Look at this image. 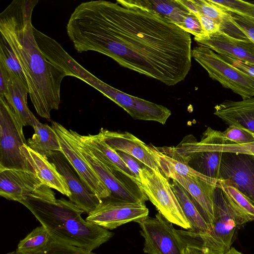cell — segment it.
Masks as SVG:
<instances>
[{"label":"cell","instance_id":"obj_22","mask_svg":"<svg viewBox=\"0 0 254 254\" xmlns=\"http://www.w3.org/2000/svg\"><path fill=\"white\" fill-rule=\"evenodd\" d=\"M28 86L11 73L7 94L3 97L12 109L18 123L22 128L24 126H32V115L33 114L28 106Z\"/></svg>","mask_w":254,"mask_h":254},{"label":"cell","instance_id":"obj_33","mask_svg":"<svg viewBox=\"0 0 254 254\" xmlns=\"http://www.w3.org/2000/svg\"><path fill=\"white\" fill-rule=\"evenodd\" d=\"M231 13L236 25L254 43V19L234 13Z\"/></svg>","mask_w":254,"mask_h":254},{"label":"cell","instance_id":"obj_29","mask_svg":"<svg viewBox=\"0 0 254 254\" xmlns=\"http://www.w3.org/2000/svg\"><path fill=\"white\" fill-rule=\"evenodd\" d=\"M210 1L226 10L254 19V4L240 0Z\"/></svg>","mask_w":254,"mask_h":254},{"label":"cell","instance_id":"obj_27","mask_svg":"<svg viewBox=\"0 0 254 254\" xmlns=\"http://www.w3.org/2000/svg\"><path fill=\"white\" fill-rule=\"evenodd\" d=\"M51 239L48 231L41 225L21 240L15 251L18 254H38L47 247Z\"/></svg>","mask_w":254,"mask_h":254},{"label":"cell","instance_id":"obj_9","mask_svg":"<svg viewBox=\"0 0 254 254\" xmlns=\"http://www.w3.org/2000/svg\"><path fill=\"white\" fill-rule=\"evenodd\" d=\"M144 239L143 251L147 254H183L186 247L175 231L173 223L158 212L137 222Z\"/></svg>","mask_w":254,"mask_h":254},{"label":"cell","instance_id":"obj_7","mask_svg":"<svg viewBox=\"0 0 254 254\" xmlns=\"http://www.w3.org/2000/svg\"><path fill=\"white\" fill-rule=\"evenodd\" d=\"M192 57L213 80L246 99L254 97V78L232 66L209 48L202 45L191 51Z\"/></svg>","mask_w":254,"mask_h":254},{"label":"cell","instance_id":"obj_39","mask_svg":"<svg viewBox=\"0 0 254 254\" xmlns=\"http://www.w3.org/2000/svg\"><path fill=\"white\" fill-rule=\"evenodd\" d=\"M224 254H243L241 252L238 251L234 247H231V249Z\"/></svg>","mask_w":254,"mask_h":254},{"label":"cell","instance_id":"obj_19","mask_svg":"<svg viewBox=\"0 0 254 254\" xmlns=\"http://www.w3.org/2000/svg\"><path fill=\"white\" fill-rule=\"evenodd\" d=\"M214 114L228 125L243 128L254 135V97L238 101L225 100L214 107Z\"/></svg>","mask_w":254,"mask_h":254},{"label":"cell","instance_id":"obj_4","mask_svg":"<svg viewBox=\"0 0 254 254\" xmlns=\"http://www.w3.org/2000/svg\"><path fill=\"white\" fill-rule=\"evenodd\" d=\"M214 217L207 232L175 230L186 246L200 250L203 254H224L232 247L237 231L254 220L243 211L220 185L214 193Z\"/></svg>","mask_w":254,"mask_h":254},{"label":"cell","instance_id":"obj_32","mask_svg":"<svg viewBox=\"0 0 254 254\" xmlns=\"http://www.w3.org/2000/svg\"><path fill=\"white\" fill-rule=\"evenodd\" d=\"M222 132L226 138L238 144H246L254 142V135L251 132L236 126H229Z\"/></svg>","mask_w":254,"mask_h":254},{"label":"cell","instance_id":"obj_24","mask_svg":"<svg viewBox=\"0 0 254 254\" xmlns=\"http://www.w3.org/2000/svg\"><path fill=\"white\" fill-rule=\"evenodd\" d=\"M32 127L34 133L27 140V145L33 151L47 157L56 151H61L58 136L52 127L43 124L33 114Z\"/></svg>","mask_w":254,"mask_h":254},{"label":"cell","instance_id":"obj_28","mask_svg":"<svg viewBox=\"0 0 254 254\" xmlns=\"http://www.w3.org/2000/svg\"><path fill=\"white\" fill-rule=\"evenodd\" d=\"M0 64L27 86L24 74L18 61L10 47L1 37L0 38Z\"/></svg>","mask_w":254,"mask_h":254},{"label":"cell","instance_id":"obj_14","mask_svg":"<svg viewBox=\"0 0 254 254\" xmlns=\"http://www.w3.org/2000/svg\"><path fill=\"white\" fill-rule=\"evenodd\" d=\"M96 89L126 111L133 119L165 125L171 115L167 108L119 90L100 80Z\"/></svg>","mask_w":254,"mask_h":254},{"label":"cell","instance_id":"obj_20","mask_svg":"<svg viewBox=\"0 0 254 254\" xmlns=\"http://www.w3.org/2000/svg\"><path fill=\"white\" fill-rule=\"evenodd\" d=\"M23 156L33 168L36 176L46 186L69 197L70 192L62 175L47 157L29 148L27 144L21 149Z\"/></svg>","mask_w":254,"mask_h":254},{"label":"cell","instance_id":"obj_26","mask_svg":"<svg viewBox=\"0 0 254 254\" xmlns=\"http://www.w3.org/2000/svg\"><path fill=\"white\" fill-rule=\"evenodd\" d=\"M172 181L171 188L190 224V230L196 232H207L209 226L200 214L189 194L177 182L174 180Z\"/></svg>","mask_w":254,"mask_h":254},{"label":"cell","instance_id":"obj_30","mask_svg":"<svg viewBox=\"0 0 254 254\" xmlns=\"http://www.w3.org/2000/svg\"><path fill=\"white\" fill-rule=\"evenodd\" d=\"M5 254H18L15 251ZM38 254H96L76 247L58 242L52 239L47 247Z\"/></svg>","mask_w":254,"mask_h":254},{"label":"cell","instance_id":"obj_18","mask_svg":"<svg viewBox=\"0 0 254 254\" xmlns=\"http://www.w3.org/2000/svg\"><path fill=\"white\" fill-rule=\"evenodd\" d=\"M99 132L105 142L115 150L134 157L144 165L155 171H161L147 145L131 133L118 132L101 128Z\"/></svg>","mask_w":254,"mask_h":254},{"label":"cell","instance_id":"obj_12","mask_svg":"<svg viewBox=\"0 0 254 254\" xmlns=\"http://www.w3.org/2000/svg\"><path fill=\"white\" fill-rule=\"evenodd\" d=\"M52 127L58 138L61 152L75 170L81 181L101 199L110 196L109 190L92 170L78 150L70 130L52 121Z\"/></svg>","mask_w":254,"mask_h":254},{"label":"cell","instance_id":"obj_35","mask_svg":"<svg viewBox=\"0 0 254 254\" xmlns=\"http://www.w3.org/2000/svg\"><path fill=\"white\" fill-rule=\"evenodd\" d=\"M116 151L118 155L123 159L134 175L137 181L139 178V171L141 169L144 168L145 165L130 155L120 151Z\"/></svg>","mask_w":254,"mask_h":254},{"label":"cell","instance_id":"obj_25","mask_svg":"<svg viewBox=\"0 0 254 254\" xmlns=\"http://www.w3.org/2000/svg\"><path fill=\"white\" fill-rule=\"evenodd\" d=\"M130 2L155 11L183 30L185 21L192 14L179 0H130Z\"/></svg>","mask_w":254,"mask_h":254},{"label":"cell","instance_id":"obj_2","mask_svg":"<svg viewBox=\"0 0 254 254\" xmlns=\"http://www.w3.org/2000/svg\"><path fill=\"white\" fill-rule=\"evenodd\" d=\"M38 0H14L0 14L1 37L14 53L24 74L37 113L49 119L61 103V86L70 74L51 62L35 40L32 14Z\"/></svg>","mask_w":254,"mask_h":254},{"label":"cell","instance_id":"obj_6","mask_svg":"<svg viewBox=\"0 0 254 254\" xmlns=\"http://www.w3.org/2000/svg\"><path fill=\"white\" fill-rule=\"evenodd\" d=\"M137 183L158 212L172 223L190 229L168 178L161 171H155L145 166L139 171Z\"/></svg>","mask_w":254,"mask_h":254},{"label":"cell","instance_id":"obj_11","mask_svg":"<svg viewBox=\"0 0 254 254\" xmlns=\"http://www.w3.org/2000/svg\"><path fill=\"white\" fill-rule=\"evenodd\" d=\"M144 203L133 202L107 197L88 214L85 220L107 230H113L125 224L137 222L148 216Z\"/></svg>","mask_w":254,"mask_h":254},{"label":"cell","instance_id":"obj_1","mask_svg":"<svg viewBox=\"0 0 254 254\" xmlns=\"http://www.w3.org/2000/svg\"><path fill=\"white\" fill-rule=\"evenodd\" d=\"M66 32L78 53H101L168 86L184 80L191 66L190 34L130 0L82 2Z\"/></svg>","mask_w":254,"mask_h":254},{"label":"cell","instance_id":"obj_34","mask_svg":"<svg viewBox=\"0 0 254 254\" xmlns=\"http://www.w3.org/2000/svg\"><path fill=\"white\" fill-rule=\"evenodd\" d=\"M194 15L198 18L203 30L207 36L221 32L220 25L212 19L199 12Z\"/></svg>","mask_w":254,"mask_h":254},{"label":"cell","instance_id":"obj_21","mask_svg":"<svg viewBox=\"0 0 254 254\" xmlns=\"http://www.w3.org/2000/svg\"><path fill=\"white\" fill-rule=\"evenodd\" d=\"M73 132L76 137L84 143L100 160L110 169L124 174L137 183L136 178L118 155L117 151L105 142L100 132L97 134H89L87 135L79 134L73 130Z\"/></svg>","mask_w":254,"mask_h":254},{"label":"cell","instance_id":"obj_38","mask_svg":"<svg viewBox=\"0 0 254 254\" xmlns=\"http://www.w3.org/2000/svg\"><path fill=\"white\" fill-rule=\"evenodd\" d=\"M183 254H203V253L197 249L186 246L183 250Z\"/></svg>","mask_w":254,"mask_h":254},{"label":"cell","instance_id":"obj_23","mask_svg":"<svg viewBox=\"0 0 254 254\" xmlns=\"http://www.w3.org/2000/svg\"><path fill=\"white\" fill-rule=\"evenodd\" d=\"M198 11L215 21L220 31L233 38L249 40L234 22L230 12L212 2L210 0H191Z\"/></svg>","mask_w":254,"mask_h":254},{"label":"cell","instance_id":"obj_13","mask_svg":"<svg viewBox=\"0 0 254 254\" xmlns=\"http://www.w3.org/2000/svg\"><path fill=\"white\" fill-rule=\"evenodd\" d=\"M219 179L222 184L238 190L254 204V155L223 152Z\"/></svg>","mask_w":254,"mask_h":254},{"label":"cell","instance_id":"obj_37","mask_svg":"<svg viewBox=\"0 0 254 254\" xmlns=\"http://www.w3.org/2000/svg\"><path fill=\"white\" fill-rule=\"evenodd\" d=\"M11 77L10 72L2 64H0V96L4 97Z\"/></svg>","mask_w":254,"mask_h":254},{"label":"cell","instance_id":"obj_10","mask_svg":"<svg viewBox=\"0 0 254 254\" xmlns=\"http://www.w3.org/2000/svg\"><path fill=\"white\" fill-rule=\"evenodd\" d=\"M0 195L20 202L28 198L55 201V193L33 174L17 170L0 171Z\"/></svg>","mask_w":254,"mask_h":254},{"label":"cell","instance_id":"obj_31","mask_svg":"<svg viewBox=\"0 0 254 254\" xmlns=\"http://www.w3.org/2000/svg\"><path fill=\"white\" fill-rule=\"evenodd\" d=\"M221 186L233 201L246 214L254 219V204L235 188L221 183Z\"/></svg>","mask_w":254,"mask_h":254},{"label":"cell","instance_id":"obj_15","mask_svg":"<svg viewBox=\"0 0 254 254\" xmlns=\"http://www.w3.org/2000/svg\"><path fill=\"white\" fill-rule=\"evenodd\" d=\"M62 175L70 190L69 201L88 214L102 202L80 179L77 173L61 151L54 152L47 157Z\"/></svg>","mask_w":254,"mask_h":254},{"label":"cell","instance_id":"obj_3","mask_svg":"<svg viewBox=\"0 0 254 254\" xmlns=\"http://www.w3.org/2000/svg\"><path fill=\"white\" fill-rule=\"evenodd\" d=\"M33 214L51 238L92 252L108 242L114 233L84 220L83 210L64 198L51 201L28 198L19 202Z\"/></svg>","mask_w":254,"mask_h":254},{"label":"cell","instance_id":"obj_5","mask_svg":"<svg viewBox=\"0 0 254 254\" xmlns=\"http://www.w3.org/2000/svg\"><path fill=\"white\" fill-rule=\"evenodd\" d=\"M26 141L12 109L5 98L0 96V171L17 170L36 175L21 150L27 144Z\"/></svg>","mask_w":254,"mask_h":254},{"label":"cell","instance_id":"obj_8","mask_svg":"<svg viewBox=\"0 0 254 254\" xmlns=\"http://www.w3.org/2000/svg\"><path fill=\"white\" fill-rule=\"evenodd\" d=\"M81 154L110 192L109 197L133 202L144 203L148 197L138 183L124 174L112 170L69 129Z\"/></svg>","mask_w":254,"mask_h":254},{"label":"cell","instance_id":"obj_17","mask_svg":"<svg viewBox=\"0 0 254 254\" xmlns=\"http://www.w3.org/2000/svg\"><path fill=\"white\" fill-rule=\"evenodd\" d=\"M194 40L219 55L254 64V43L250 40L236 39L221 32Z\"/></svg>","mask_w":254,"mask_h":254},{"label":"cell","instance_id":"obj_36","mask_svg":"<svg viewBox=\"0 0 254 254\" xmlns=\"http://www.w3.org/2000/svg\"><path fill=\"white\" fill-rule=\"evenodd\" d=\"M226 62L232 66L244 71L254 78V64L225 55H219Z\"/></svg>","mask_w":254,"mask_h":254},{"label":"cell","instance_id":"obj_16","mask_svg":"<svg viewBox=\"0 0 254 254\" xmlns=\"http://www.w3.org/2000/svg\"><path fill=\"white\" fill-rule=\"evenodd\" d=\"M160 169L167 178L175 180L187 191L200 214L210 227L214 217V190L220 184L219 186L200 185L169 169L160 168Z\"/></svg>","mask_w":254,"mask_h":254}]
</instances>
